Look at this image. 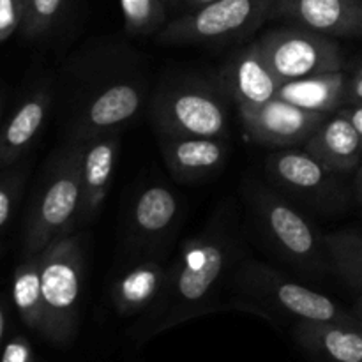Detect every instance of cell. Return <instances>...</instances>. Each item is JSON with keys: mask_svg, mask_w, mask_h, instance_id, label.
Instances as JSON below:
<instances>
[{"mask_svg": "<svg viewBox=\"0 0 362 362\" xmlns=\"http://www.w3.org/2000/svg\"><path fill=\"white\" fill-rule=\"evenodd\" d=\"M228 257L226 237L214 230L193 237L184 244L166 278L161 297L163 304H168V308L154 332L165 331L209 310L211 299L225 278Z\"/></svg>", "mask_w": 362, "mask_h": 362, "instance_id": "1", "label": "cell"}, {"mask_svg": "<svg viewBox=\"0 0 362 362\" xmlns=\"http://www.w3.org/2000/svg\"><path fill=\"white\" fill-rule=\"evenodd\" d=\"M85 141L71 138L49 170L25 230V251L37 255L64 233H73L81 211V161Z\"/></svg>", "mask_w": 362, "mask_h": 362, "instance_id": "2", "label": "cell"}, {"mask_svg": "<svg viewBox=\"0 0 362 362\" xmlns=\"http://www.w3.org/2000/svg\"><path fill=\"white\" fill-rule=\"evenodd\" d=\"M83 253L73 233L53 239L41 251L45 322L41 334L53 345H67L78 329Z\"/></svg>", "mask_w": 362, "mask_h": 362, "instance_id": "3", "label": "cell"}, {"mask_svg": "<svg viewBox=\"0 0 362 362\" xmlns=\"http://www.w3.org/2000/svg\"><path fill=\"white\" fill-rule=\"evenodd\" d=\"M278 0H216L163 25L158 41L163 45H202L253 34L271 20Z\"/></svg>", "mask_w": 362, "mask_h": 362, "instance_id": "4", "label": "cell"}, {"mask_svg": "<svg viewBox=\"0 0 362 362\" xmlns=\"http://www.w3.org/2000/svg\"><path fill=\"white\" fill-rule=\"evenodd\" d=\"M237 281L247 297L269 304L278 311L297 318V322H332L362 327L356 315L343 310L327 296L290 281L286 276L260 262H247Z\"/></svg>", "mask_w": 362, "mask_h": 362, "instance_id": "5", "label": "cell"}, {"mask_svg": "<svg viewBox=\"0 0 362 362\" xmlns=\"http://www.w3.org/2000/svg\"><path fill=\"white\" fill-rule=\"evenodd\" d=\"M255 41L269 69L281 83L343 71L345 66V57L336 39L297 25L272 28Z\"/></svg>", "mask_w": 362, "mask_h": 362, "instance_id": "6", "label": "cell"}, {"mask_svg": "<svg viewBox=\"0 0 362 362\" xmlns=\"http://www.w3.org/2000/svg\"><path fill=\"white\" fill-rule=\"evenodd\" d=\"M158 134L223 140L228 112L221 95L205 85H173L158 92L151 108Z\"/></svg>", "mask_w": 362, "mask_h": 362, "instance_id": "7", "label": "cell"}, {"mask_svg": "<svg viewBox=\"0 0 362 362\" xmlns=\"http://www.w3.org/2000/svg\"><path fill=\"white\" fill-rule=\"evenodd\" d=\"M255 197V209L272 243L297 264L313 267L322 262L324 237H318L310 221L300 216L288 202L271 191L260 189Z\"/></svg>", "mask_w": 362, "mask_h": 362, "instance_id": "8", "label": "cell"}, {"mask_svg": "<svg viewBox=\"0 0 362 362\" xmlns=\"http://www.w3.org/2000/svg\"><path fill=\"white\" fill-rule=\"evenodd\" d=\"M239 115L244 131L253 141L271 147H292L306 144L329 113L310 112L274 98L265 105L239 110Z\"/></svg>", "mask_w": 362, "mask_h": 362, "instance_id": "9", "label": "cell"}, {"mask_svg": "<svg viewBox=\"0 0 362 362\" xmlns=\"http://www.w3.org/2000/svg\"><path fill=\"white\" fill-rule=\"evenodd\" d=\"M271 20H283L332 39H361L362 0H278Z\"/></svg>", "mask_w": 362, "mask_h": 362, "instance_id": "10", "label": "cell"}, {"mask_svg": "<svg viewBox=\"0 0 362 362\" xmlns=\"http://www.w3.org/2000/svg\"><path fill=\"white\" fill-rule=\"evenodd\" d=\"M144 92L133 81H119L99 90L78 113L73 138L87 141L129 122L141 108Z\"/></svg>", "mask_w": 362, "mask_h": 362, "instance_id": "11", "label": "cell"}, {"mask_svg": "<svg viewBox=\"0 0 362 362\" xmlns=\"http://www.w3.org/2000/svg\"><path fill=\"white\" fill-rule=\"evenodd\" d=\"M267 173L285 189L317 204H327L339 197L336 173L325 168L306 151L285 148L274 152L267 159Z\"/></svg>", "mask_w": 362, "mask_h": 362, "instance_id": "12", "label": "cell"}, {"mask_svg": "<svg viewBox=\"0 0 362 362\" xmlns=\"http://www.w3.org/2000/svg\"><path fill=\"white\" fill-rule=\"evenodd\" d=\"M120 148V129L99 134L85 141L81 161L80 223H88L99 214L115 173Z\"/></svg>", "mask_w": 362, "mask_h": 362, "instance_id": "13", "label": "cell"}, {"mask_svg": "<svg viewBox=\"0 0 362 362\" xmlns=\"http://www.w3.org/2000/svg\"><path fill=\"white\" fill-rule=\"evenodd\" d=\"M223 76L225 88L239 110L265 105L276 98L281 85V81L269 69L257 41H251L230 59Z\"/></svg>", "mask_w": 362, "mask_h": 362, "instance_id": "14", "label": "cell"}, {"mask_svg": "<svg viewBox=\"0 0 362 362\" xmlns=\"http://www.w3.org/2000/svg\"><path fill=\"white\" fill-rule=\"evenodd\" d=\"M304 151L332 173H350L362 165V138L346 117L329 115L304 144Z\"/></svg>", "mask_w": 362, "mask_h": 362, "instance_id": "15", "label": "cell"}, {"mask_svg": "<svg viewBox=\"0 0 362 362\" xmlns=\"http://www.w3.org/2000/svg\"><path fill=\"white\" fill-rule=\"evenodd\" d=\"M159 148L170 173L182 182H193L221 168L226 159L223 140L158 134Z\"/></svg>", "mask_w": 362, "mask_h": 362, "instance_id": "16", "label": "cell"}, {"mask_svg": "<svg viewBox=\"0 0 362 362\" xmlns=\"http://www.w3.org/2000/svg\"><path fill=\"white\" fill-rule=\"evenodd\" d=\"M293 336L303 349L327 362H362V327L299 320Z\"/></svg>", "mask_w": 362, "mask_h": 362, "instance_id": "17", "label": "cell"}, {"mask_svg": "<svg viewBox=\"0 0 362 362\" xmlns=\"http://www.w3.org/2000/svg\"><path fill=\"white\" fill-rule=\"evenodd\" d=\"M166 272L159 260H145L127 269L115 281L112 300L120 317H133L151 308L165 290Z\"/></svg>", "mask_w": 362, "mask_h": 362, "instance_id": "18", "label": "cell"}, {"mask_svg": "<svg viewBox=\"0 0 362 362\" xmlns=\"http://www.w3.org/2000/svg\"><path fill=\"white\" fill-rule=\"evenodd\" d=\"M346 83H349V74L343 71L313 74L299 80L283 81L276 98L310 112L332 115L341 106H345Z\"/></svg>", "mask_w": 362, "mask_h": 362, "instance_id": "19", "label": "cell"}, {"mask_svg": "<svg viewBox=\"0 0 362 362\" xmlns=\"http://www.w3.org/2000/svg\"><path fill=\"white\" fill-rule=\"evenodd\" d=\"M49 92L39 88L28 95L0 133V166H9L27 152L41 131L49 108Z\"/></svg>", "mask_w": 362, "mask_h": 362, "instance_id": "20", "label": "cell"}, {"mask_svg": "<svg viewBox=\"0 0 362 362\" xmlns=\"http://www.w3.org/2000/svg\"><path fill=\"white\" fill-rule=\"evenodd\" d=\"M180 204L166 186H148L136 197L131 211L134 235L144 240H158L168 233L179 218Z\"/></svg>", "mask_w": 362, "mask_h": 362, "instance_id": "21", "label": "cell"}, {"mask_svg": "<svg viewBox=\"0 0 362 362\" xmlns=\"http://www.w3.org/2000/svg\"><path fill=\"white\" fill-rule=\"evenodd\" d=\"M13 300L25 325L34 331H42L45 303L41 286V253L28 255L27 260L14 271Z\"/></svg>", "mask_w": 362, "mask_h": 362, "instance_id": "22", "label": "cell"}, {"mask_svg": "<svg viewBox=\"0 0 362 362\" xmlns=\"http://www.w3.org/2000/svg\"><path fill=\"white\" fill-rule=\"evenodd\" d=\"M332 267L354 288H362V232L343 230L324 235Z\"/></svg>", "mask_w": 362, "mask_h": 362, "instance_id": "23", "label": "cell"}, {"mask_svg": "<svg viewBox=\"0 0 362 362\" xmlns=\"http://www.w3.org/2000/svg\"><path fill=\"white\" fill-rule=\"evenodd\" d=\"M124 25L129 34H158L166 23L168 6L163 0H119Z\"/></svg>", "mask_w": 362, "mask_h": 362, "instance_id": "24", "label": "cell"}, {"mask_svg": "<svg viewBox=\"0 0 362 362\" xmlns=\"http://www.w3.org/2000/svg\"><path fill=\"white\" fill-rule=\"evenodd\" d=\"M66 0H23V23L21 34L27 39L45 35L55 25Z\"/></svg>", "mask_w": 362, "mask_h": 362, "instance_id": "25", "label": "cell"}, {"mask_svg": "<svg viewBox=\"0 0 362 362\" xmlns=\"http://www.w3.org/2000/svg\"><path fill=\"white\" fill-rule=\"evenodd\" d=\"M23 23V0H0V42L7 41Z\"/></svg>", "mask_w": 362, "mask_h": 362, "instance_id": "26", "label": "cell"}, {"mask_svg": "<svg viewBox=\"0 0 362 362\" xmlns=\"http://www.w3.org/2000/svg\"><path fill=\"white\" fill-rule=\"evenodd\" d=\"M20 184V177H9V179H4L0 182V228L6 225L11 212H13L14 200H16Z\"/></svg>", "mask_w": 362, "mask_h": 362, "instance_id": "27", "label": "cell"}, {"mask_svg": "<svg viewBox=\"0 0 362 362\" xmlns=\"http://www.w3.org/2000/svg\"><path fill=\"white\" fill-rule=\"evenodd\" d=\"M0 362H34V352H32L30 343L21 336L9 339L4 346Z\"/></svg>", "mask_w": 362, "mask_h": 362, "instance_id": "28", "label": "cell"}, {"mask_svg": "<svg viewBox=\"0 0 362 362\" xmlns=\"http://www.w3.org/2000/svg\"><path fill=\"white\" fill-rule=\"evenodd\" d=\"M362 103V66L352 76H349L345 94V106L346 105H361Z\"/></svg>", "mask_w": 362, "mask_h": 362, "instance_id": "29", "label": "cell"}, {"mask_svg": "<svg viewBox=\"0 0 362 362\" xmlns=\"http://www.w3.org/2000/svg\"><path fill=\"white\" fill-rule=\"evenodd\" d=\"M338 112L341 113L343 117H346L350 122H352V126L356 127V131L361 134V138H362V103L361 105L341 106Z\"/></svg>", "mask_w": 362, "mask_h": 362, "instance_id": "30", "label": "cell"}, {"mask_svg": "<svg viewBox=\"0 0 362 362\" xmlns=\"http://www.w3.org/2000/svg\"><path fill=\"white\" fill-rule=\"evenodd\" d=\"M354 193H356V200L362 205V165L357 168L356 180H354Z\"/></svg>", "mask_w": 362, "mask_h": 362, "instance_id": "31", "label": "cell"}, {"mask_svg": "<svg viewBox=\"0 0 362 362\" xmlns=\"http://www.w3.org/2000/svg\"><path fill=\"white\" fill-rule=\"evenodd\" d=\"M212 2H216V0H184V6H186L189 11H197V9H202V7L209 6V4Z\"/></svg>", "mask_w": 362, "mask_h": 362, "instance_id": "32", "label": "cell"}, {"mask_svg": "<svg viewBox=\"0 0 362 362\" xmlns=\"http://www.w3.org/2000/svg\"><path fill=\"white\" fill-rule=\"evenodd\" d=\"M4 332H6V311L0 306V341L4 338Z\"/></svg>", "mask_w": 362, "mask_h": 362, "instance_id": "33", "label": "cell"}, {"mask_svg": "<svg viewBox=\"0 0 362 362\" xmlns=\"http://www.w3.org/2000/svg\"><path fill=\"white\" fill-rule=\"evenodd\" d=\"M354 315H356V317L359 318V322L362 324V296L359 297V303H357V306H356V313H354Z\"/></svg>", "mask_w": 362, "mask_h": 362, "instance_id": "34", "label": "cell"}, {"mask_svg": "<svg viewBox=\"0 0 362 362\" xmlns=\"http://www.w3.org/2000/svg\"><path fill=\"white\" fill-rule=\"evenodd\" d=\"M163 2H165L168 7H175L177 4H179V2H177V0H163Z\"/></svg>", "mask_w": 362, "mask_h": 362, "instance_id": "35", "label": "cell"}, {"mask_svg": "<svg viewBox=\"0 0 362 362\" xmlns=\"http://www.w3.org/2000/svg\"><path fill=\"white\" fill-rule=\"evenodd\" d=\"M177 2H179V0H177Z\"/></svg>", "mask_w": 362, "mask_h": 362, "instance_id": "36", "label": "cell"}]
</instances>
